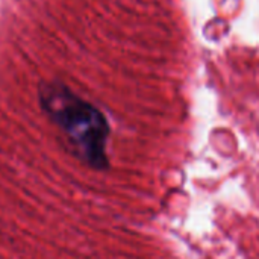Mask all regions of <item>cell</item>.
Returning a JSON list of instances; mask_svg holds the SVG:
<instances>
[{
  "label": "cell",
  "mask_w": 259,
  "mask_h": 259,
  "mask_svg": "<svg viewBox=\"0 0 259 259\" xmlns=\"http://www.w3.org/2000/svg\"><path fill=\"white\" fill-rule=\"evenodd\" d=\"M38 96L42 111L67 138L71 152L88 167L105 170L109 124L102 111L61 82L42 83Z\"/></svg>",
  "instance_id": "obj_1"
}]
</instances>
